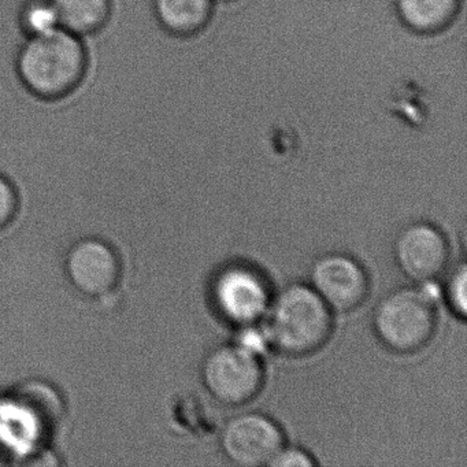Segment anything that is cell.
I'll use <instances>...</instances> for the list:
<instances>
[{
  "label": "cell",
  "mask_w": 467,
  "mask_h": 467,
  "mask_svg": "<svg viewBox=\"0 0 467 467\" xmlns=\"http://www.w3.org/2000/svg\"><path fill=\"white\" fill-rule=\"evenodd\" d=\"M88 65L83 39L59 28L28 37L18 50L16 69L29 94L45 102H57L80 88Z\"/></svg>",
  "instance_id": "1"
},
{
  "label": "cell",
  "mask_w": 467,
  "mask_h": 467,
  "mask_svg": "<svg viewBox=\"0 0 467 467\" xmlns=\"http://www.w3.org/2000/svg\"><path fill=\"white\" fill-rule=\"evenodd\" d=\"M332 313L310 285L292 284L270 302L265 314V341L286 357L314 354L332 336Z\"/></svg>",
  "instance_id": "2"
},
{
  "label": "cell",
  "mask_w": 467,
  "mask_h": 467,
  "mask_svg": "<svg viewBox=\"0 0 467 467\" xmlns=\"http://www.w3.org/2000/svg\"><path fill=\"white\" fill-rule=\"evenodd\" d=\"M379 340L390 351L412 354L425 348L436 332V310L428 292L420 288L395 289L385 295L373 313Z\"/></svg>",
  "instance_id": "3"
},
{
  "label": "cell",
  "mask_w": 467,
  "mask_h": 467,
  "mask_svg": "<svg viewBox=\"0 0 467 467\" xmlns=\"http://www.w3.org/2000/svg\"><path fill=\"white\" fill-rule=\"evenodd\" d=\"M201 376L215 401L237 407L259 395L265 384V366L259 352L242 343L223 344L206 355Z\"/></svg>",
  "instance_id": "4"
},
{
  "label": "cell",
  "mask_w": 467,
  "mask_h": 467,
  "mask_svg": "<svg viewBox=\"0 0 467 467\" xmlns=\"http://www.w3.org/2000/svg\"><path fill=\"white\" fill-rule=\"evenodd\" d=\"M210 296L218 316L234 327H250L264 318L269 308V284L259 270L232 264L217 272Z\"/></svg>",
  "instance_id": "5"
},
{
  "label": "cell",
  "mask_w": 467,
  "mask_h": 467,
  "mask_svg": "<svg viewBox=\"0 0 467 467\" xmlns=\"http://www.w3.org/2000/svg\"><path fill=\"white\" fill-rule=\"evenodd\" d=\"M220 445L226 459L237 466H269L285 447V436L269 415L251 411L236 415L225 423Z\"/></svg>",
  "instance_id": "6"
},
{
  "label": "cell",
  "mask_w": 467,
  "mask_h": 467,
  "mask_svg": "<svg viewBox=\"0 0 467 467\" xmlns=\"http://www.w3.org/2000/svg\"><path fill=\"white\" fill-rule=\"evenodd\" d=\"M310 281L325 305L337 313H349L362 306L370 289L365 267L341 253L319 256L311 266Z\"/></svg>",
  "instance_id": "7"
},
{
  "label": "cell",
  "mask_w": 467,
  "mask_h": 467,
  "mask_svg": "<svg viewBox=\"0 0 467 467\" xmlns=\"http://www.w3.org/2000/svg\"><path fill=\"white\" fill-rule=\"evenodd\" d=\"M393 256L409 280L429 283L447 269L450 244L436 225L420 221L401 229L393 244Z\"/></svg>",
  "instance_id": "8"
},
{
  "label": "cell",
  "mask_w": 467,
  "mask_h": 467,
  "mask_svg": "<svg viewBox=\"0 0 467 467\" xmlns=\"http://www.w3.org/2000/svg\"><path fill=\"white\" fill-rule=\"evenodd\" d=\"M67 275L83 295L103 297L119 284L121 266L113 248L97 239H86L70 250Z\"/></svg>",
  "instance_id": "9"
},
{
  "label": "cell",
  "mask_w": 467,
  "mask_h": 467,
  "mask_svg": "<svg viewBox=\"0 0 467 467\" xmlns=\"http://www.w3.org/2000/svg\"><path fill=\"white\" fill-rule=\"evenodd\" d=\"M59 26L76 36L97 35L110 23L111 0H53Z\"/></svg>",
  "instance_id": "10"
},
{
  "label": "cell",
  "mask_w": 467,
  "mask_h": 467,
  "mask_svg": "<svg viewBox=\"0 0 467 467\" xmlns=\"http://www.w3.org/2000/svg\"><path fill=\"white\" fill-rule=\"evenodd\" d=\"M161 26L177 36L201 31L212 17L213 0H154Z\"/></svg>",
  "instance_id": "11"
},
{
  "label": "cell",
  "mask_w": 467,
  "mask_h": 467,
  "mask_svg": "<svg viewBox=\"0 0 467 467\" xmlns=\"http://www.w3.org/2000/svg\"><path fill=\"white\" fill-rule=\"evenodd\" d=\"M461 0H398L401 21L412 31L434 34L450 26Z\"/></svg>",
  "instance_id": "12"
},
{
  "label": "cell",
  "mask_w": 467,
  "mask_h": 467,
  "mask_svg": "<svg viewBox=\"0 0 467 467\" xmlns=\"http://www.w3.org/2000/svg\"><path fill=\"white\" fill-rule=\"evenodd\" d=\"M18 24L26 39L43 36L61 28L53 0H26L21 7Z\"/></svg>",
  "instance_id": "13"
},
{
  "label": "cell",
  "mask_w": 467,
  "mask_h": 467,
  "mask_svg": "<svg viewBox=\"0 0 467 467\" xmlns=\"http://www.w3.org/2000/svg\"><path fill=\"white\" fill-rule=\"evenodd\" d=\"M466 265L462 262L451 273L445 285V296H447L448 306L455 316L464 318L467 313L466 297Z\"/></svg>",
  "instance_id": "14"
},
{
  "label": "cell",
  "mask_w": 467,
  "mask_h": 467,
  "mask_svg": "<svg viewBox=\"0 0 467 467\" xmlns=\"http://www.w3.org/2000/svg\"><path fill=\"white\" fill-rule=\"evenodd\" d=\"M18 212V195L9 180L0 176V229L6 228Z\"/></svg>",
  "instance_id": "15"
},
{
  "label": "cell",
  "mask_w": 467,
  "mask_h": 467,
  "mask_svg": "<svg viewBox=\"0 0 467 467\" xmlns=\"http://www.w3.org/2000/svg\"><path fill=\"white\" fill-rule=\"evenodd\" d=\"M316 461L310 453L306 452L300 448H285L284 447L277 453L269 466L275 467H311L316 466Z\"/></svg>",
  "instance_id": "16"
}]
</instances>
